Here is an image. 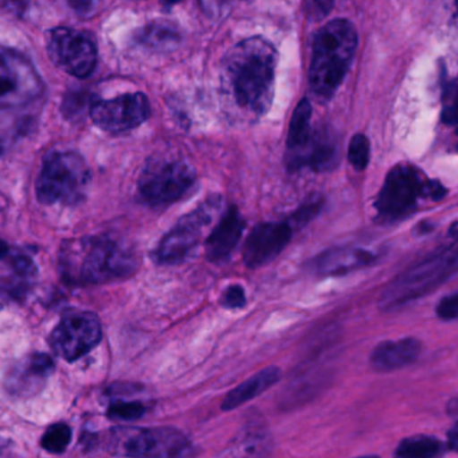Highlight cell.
Instances as JSON below:
<instances>
[{
    "mask_svg": "<svg viewBox=\"0 0 458 458\" xmlns=\"http://www.w3.org/2000/svg\"><path fill=\"white\" fill-rule=\"evenodd\" d=\"M139 44L157 52H170L181 44V33L168 22H155L138 34Z\"/></svg>",
    "mask_w": 458,
    "mask_h": 458,
    "instance_id": "cell-23",
    "label": "cell"
},
{
    "mask_svg": "<svg viewBox=\"0 0 458 458\" xmlns=\"http://www.w3.org/2000/svg\"><path fill=\"white\" fill-rule=\"evenodd\" d=\"M55 369L52 356L42 352L30 353L9 369L4 377V388L10 395L30 398L44 390Z\"/></svg>",
    "mask_w": 458,
    "mask_h": 458,
    "instance_id": "cell-15",
    "label": "cell"
},
{
    "mask_svg": "<svg viewBox=\"0 0 458 458\" xmlns=\"http://www.w3.org/2000/svg\"><path fill=\"white\" fill-rule=\"evenodd\" d=\"M222 208L221 195H210L191 213L182 216L175 226L162 238L154 250L155 262L159 265H179L190 259L199 246L203 230L216 218Z\"/></svg>",
    "mask_w": 458,
    "mask_h": 458,
    "instance_id": "cell-8",
    "label": "cell"
},
{
    "mask_svg": "<svg viewBox=\"0 0 458 458\" xmlns=\"http://www.w3.org/2000/svg\"><path fill=\"white\" fill-rule=\"evenodd\" d=\"M323 208L324 198L320 197V195H316V197L310 198L307 202L302 203L297 210H294L288 216V221L291 222L294 230L302 229V227L307 226L310 221H313L320 214Z\"/></svg>",
    "mask_w": 458,
    "mask_h": 458,
    "instance_id": "cell-27",
    "label": "cell"
},
{
    "mask_svg": "<svg viewBox=\"0 0 458 458\" xmlns=\"http://www.w3.org/2000/svg\"><path fill=\"white\" fill-rule=\"evenodd\" d=\"M422 344L415 337L387 340L379 343L369 356V364L375 371L390 372L410 366L420 358Z\"/></svg>",
    "mask_w": 458,
    "mask_h": 458,
    "instance_id": "cell-19",
    "label": "cell"
},
{
    "mask_svg": "<svg viewBox=\"0 0 458 458\" xmlns=\"http://www.w3.org/2000/svg\"><path fill=\"white\" fill-rule=\"evenodd\" d=\"M445 106L442 119L447 125L455 124V80L447 82L446 89H445Z\"/></svg>",
    "mask_w": 458,
    "mask_h": 458,
    "instance_id": "cell-32",
    "label": "cell"
},
{
    "mask_svg": "<svg viewBox=\"0 0 458 458\" xmlns=\"http://www.w3.org/2000/svg\"><path fill=\"white\" fill-rule=\"evenodd\" d=\"M138 259L131 249L109 235H90L64 243L60 270L71 285H100L133 275Z\"/></svg>",
    "mask_w": 458,
    "mask_h": 458,
    "instance_id": "cell-2",
    "label": "cell"
},
{
    "mask_svg": "<svg viewBox=\"0 0 458 458\" xmlns=\"http://www.w3.org/2000/svg\"><path fill=\"white\" fill-rule=\"evenodd\" d=\"M310 119H312V106L308 98H302L297 104L289 124L288 139H286L288 157H296L310 143L312 136Z\"/></svg>",
    "mask_w": 458,
    "mask_h": 458,
    "instance_id": "cell-22",
    "label": "cell"
},
{
    "mask_svg": "<svg viewBox=\"0 0 458 458\" xmlns=\"http://www.w3.org/2000/svg\"><path fill=\"white\" fill-rule=\"evenodd\" d=\"M10 254V248L4 240H0V261L6 259Z\"/></svg>",
    "mask_w": 458,
    "mask_h": 458,
    "instance_id": "cell-37",
    "label": "cell"
},
{
    "mask_svg": "<svg viewBox=\"0 0 458 458\" xmlns=\"http://www.w3.org/2000/svg\"><path fill=\"white\" fill-rule=\"evenodd\" d=\"M458 447V428L457 425L453 426L449 431H447V444L446 449L453 450L455 452Z\"/></svg>",
    "mask_w": 458,
    "mask_h": 458,
    "instance_id": "cell-36",
    "label": "cell"
},
{
    "mask_svg": "<svg viewBox=\"0 0 458 458\" xmlns=\"http://www.w3.org/2000/svg\"><path fill=\"white\" fill-rule=\"evenodd\" d=\"M457 267V240H453L394 278L380 294L379 310L393 312L433 293L454 277Z\"/></svg>",
    "mask_w": 458,
    "mask_h": 458,
    "instance_id": "cell-4",
    "label": "cell"
},
{
    "mask_svg": "<svg viewBox=\"0 0 458 458\" xmlns=\"http://www.w3.org/2000/svg\"><path fill=\"white\" fill-rule=\"evenodd\" d=\"M227 2L229 0H199V4L206 14L210 15V17H216V15H221V13L224 12Z\"/></svg>",
    "mask_w": 458,
    "mask_h": 458,
    "instance_id": "cell-34",
    "label": "cell"
},
{
    "mask_svg": "<svg viewBox=\"0 0 458 458\" xmlns=\"http://www.w3.org/2000/svg\"><path fill=\"white\" fill-rule=\"evenodd\" d=\"M246 229V221L237 206L232 205L225 211L218 225L206 240V257L213 264H222L232 256Z\"/></svg>",
    "mask_w": 458,
    "mask_h": 458,
    "instance_id": "cell-17",
    "label": "cell"
},
{
    "mask_svg": "<svg viewBox=\"0 0 458 458\" xmlns=\"http://www.w3.org/2000/svg\"><path fill=\"white\" fill-rule=\"evenodd\" d=\"M280 379L281 369L278 367H267L229 391L222 401L221 409L224 411H232V410L237 409L246 402L251 401L269 390Z\"/></svg>",
    "mask_w": 458,
    "mask_h": 458,
    "instance_id": "cell-20",
    "label": "cell"
},
{
    "mask_svg": "<svg viewBox=\"0 0 458 458\" xmlns=\"http://www.w3.org/2000/svg\"><path fill=\"white\" fill-rule=\"evenodd\" d=\"M176 2H178V0H163V4H176Z\"/></svg>",
    "mask_w": 458,
    "mask_h": 458,
    "instance_id": "cell-39",
    "label": "cell"
},
{
    "mask_svg": "<svg viewBox=\"0 0 458 458\" xmlns=\"http://www.w3.org/2000/svg\"><path fill=\"white\" fill-rule=\"evenodd\" d=\"M277 61V50L262 37L243 39L225 55L222 95L234 114L259 120L267 114L275 98Z\"/></svg>",
    "mask_w": 458,
    "mask_h": 458,
    "instance_id": "cell-1",
    "label": "cell"
},
{
    "mask_svg": "<svg viewBox=\"0 0 458 458\" xmlns=\"http://www.w3.org/2000/svg\"><path fill=\"white\" fill-rule=\"evenodd\" d=\"M358 47V31L347 20H334L324 25L313 39L310 60V90L329 100L347 76Z\"/></svg>",
    "mask_w": 458,
    "mask_h": 458,
    "instance_id": "cell-3",
    "label": "cell"
},
{
    "mask_svg": "<svg viewBox=\"0 0 458 458\" xmlns=\"http://www.w3.org/2000/svg\"><path fill=\"white\" fill-rule=\"evenodd\" d=\"M90 182L89 168L76 152H52L45 157L37 179V199L42 205H77Z\"/></svg>",
    "mask_w": 458,
    "mask_h": 458,
    "instance_id": "cell-6",
    "label": "cell"
},
{
    "mask_svg": "<svg viewBox=\"0 0 458 458\" xmlns=\"http://www.w3.org/2000/svg\"><path fill=\"white\" fill-rule=\"evenodd\" d=\"M457 221L453 222L452 226L449 229V237L452 240H457Z\"/></svg>",
    "mask_w": 458,
    "mask_h": 458,
    "instance_id": "cell-38",
    "label": "cell"
},
{
    "mask_svg": "<svg viewBox=\"0 0 458 458\" xmlns=\"http://www.w3.org/2000/svg\"><path fill=\"white\" fill-rule=\"evenodd\" d=\"M103 339V327L90 312L66 316L53 329L50 347L64 360L76 361L98 347Z\"/></svg>",
    "mask_w": 458,
    "mask_h": 458,
    "instance_id": "cell-11",
    "label": "cell"
},
{
    "mask_svg": "<svg viewBox=\"0 0 458 458\" xmlns=\"http://www.w3.org/2000/svg\"><path fill=\"white\" fill-rule=\"evenodd\" d=\"M437 316L444 321H454L458 316V294L457 292L445 296L437 305Z\"/></svg>",
    "mask_w": 458,
    "mask_h": 458,
    "instance_id": "cell-31",
    "label": "cell"
},
{
    "mask_svg": "<svg viewBox=\"0 0 458 458\" xmlns=\"http://www.w3.org/2000/svg\"><path fill=\"white\" fill-rule=\"evenodd\" d=\"M72 428L66 423H55L49 426L47 430L45 431L44 437L41 439L42 449L52 454H61L68 449L72 442Z\"/></svg>",
    "mask_w": 458,
    "mask_h": 458,
    "instance_id": "cell-26",
    "label": "cell"
},
{
    "mask_svg": "<svg viewBox=\"0 0 458 458\" xmlns=\"http://www.w3.org/2000/svg\"><path fill=\"white\" fill-rule=\"evenodd\" d=\"M4 261L7 270L0 272V293L22 296L37 275L33 259L26 254H9Z\"/></svg>",
    "mask_w": 458,
    "mask_h": 458,
    "instance_id": "cell-21",
    "label": "cell"
},
{
    "mask_svg": "<svg viewBox=\"0 0 458 458\" xmlns=\"http://www.w3.org/2000/svg\"><path fill=\"white\" fill-rule=\"evenodd\" d=\"M339 154L336 143L327 131H318L310 136L308 146L296 157H288L286 165L291 171L310 167L315 173H327L336 167Z\"/></svg>",
    "mask_w": 458,
    "mask_h": 458,
    "instance_id": "cell-18",
    "label": "cell"
},
{
    "mask_svg": "<svg viewBox=\"0 0 458 458\" xmlns=\"http://www.w3.org/2000/svg\"><path fill=\"white\" fill-rule=\"evenodd\" d=\"M294 227L288 218L259 224L246 238L242 259L249 269L264 267L280 256L293 237Z\"/></svg>",
    "mask_w": 458,
    "mask_h": 458,
    "instance_id": "cell-14",
    "label": "cell"
},
{
    "mask_svg": "<svg viewBox=\"0 0 458 458\" xmlns=\"http://www.w3.org/2000/svg\"><path fill=\"white\" fill-rule=\"evenodd\" d=\"M379 254L360 246H336L310 259L308 270L318 276H344L372 267Z\"/></svg>",
    "mask_w": 458,
    "mask_h": 458,
    "instance_id": "cell-16",
    "label": "cell"
},
{
    "mask_svg": "<svg viewBox=\"0 0 458 458\" xmlns=\"http://www.w3.org/2000/svg\"><path fill=\"white\" fill-rule=\"evenodd\" d=\"M334 9V0H310L308 17L312 21H321Z\"/></svg>",
    "mask_w": 458,
    "mask_h": 458,
    "instance_id": "cell-33",
    "label": "cell"
},
{
    "mask_svg": "<svg viewBox=\"0 0 458 458\" xmlns=\"http://www.w3.org/2000/svg\"><path fill=\"white\" fill-rule=\"evenodd\" d=\"M445 452L446 446L439 439L430 436H415L402 439L394 454L401 458H434Z\"/></svg>",
    "mask_w": 458,
    "mask_h": 458,
    "instance_id": "cell-24",
    "label": "cell"
},
{
    "mask_svg": "<svg viewBox=\"0 0 458 458\" xmlns=\"http://www.w3.org/2000/svg\"><path fill=\"white\" fill-rule=\"evenodd\" d=\"M69 4L79 14H88V13L92 12L95 2L93 0H69Z\"/></svg>",
    "mask_w": 458,
    "mask_h": 458,
    "instance_id": "cell-35",
    "label": "cell"
},
{
    "mask_svg": "<svg viewBox=\"0 0 458 458\" xmlns=\"http://www.w3.org/2000/svg\"><path fill=\"white\" fill-rule=\"evenodd\" d=\"M197 184V173L179 159L148 163L139 179V198L151 208H163L183 199Z\"/></svg>",
    "mask_w": 458,
    "mask_h": 458,
    "instance_id": "cell-7",
    "label": "cell"
},
{
    "mask_svg": "<svg viewBox=\"0 0 458 458\" xmlns=\"http://www.w3.org/2000/svg\"><path fill=\"white\" fill-rule=\"evenodd\" d=\"M146 412L147 406L143 402L116 401L109 404L108 417L116 420H136Z\"/></svg>",
    "mask_w": 458,
    "mask_h": 458,
    "instance_id": "cell-29",
    "label": "cell"
},
{
    "mask_svg": "<svg viewBox=\"0 0 458 458\" xmlns=\"http://www.w3.org/2000/svg\"><path fill=\"white\" fill-rule=\"evenodd\" d=\"M446 194L441 182L428 179L415 165H396L388 171L375 199V219L385 226L399 224L417 211L420 200L438 202Z\"/></svg>",
    "mask_w": 458,
    "mask_h": 458,
    "instance_id": "cell-5",
    "label": "cell"
},
{
    "mask_svg": "<svg viewBox=\"0 0 458 458\" xmlns=\"http://www.w3.org/2000/svg\"><path fill=\"white\" fill-rule=\"evenodd\" d=\"M151 116V106L143 93H125L112 100H96L90 106L93 123L106 132L135 130Z\"/></svg>",
    "mask_w": 458,
    "mask_h": 458,
    "instance_id": "cell-13",
    "label": "cell"
},
{
    "mask_svg": "<svg viewBox=\"0 0 458 458\" xmlns=\"http://www.w3.org/2000/svg\"><path fill=\"white\" fill-rule=\"evenodd\" d=\"M47 53L53 64L72 76L87 79L96 69L95 42L81 31L55 29L47 36Z\"/></svg>",
    "mask_w": 458,
    "mask_h": 458,
    "instance_id": "cell-12",
    "label": "cell"
},
{
    "mask_svg": "<svg viewBox=\"0 0 458 458\" xmlns=\"http://www.w3.org/2000/svg\"><path fill=\"white\" fill-rule=\"evenodd\" d=\"M112 449L130 457H187L194 453L189 438L174 428L125 430L116 436Z\"/></svg>",
    "mask_w": 458,
    "mask_h": 458,
    "instance_id": "cell-10",
    "label": "cell"
},
{
    "mask_svg": "<svg viewBox=\"0 0 458 458\" xmlns=\"http://www.w3.org/2000/svg\"><path fill=\"white\" fill-rule=\"evenodd\" d=\"M348 162L356 171H364L369 163V140L363 133H356L348 147Z\"/></svg>",
    "mask_w": 458,
    "mask_h": 458,
    "instance_id": "cell-28",
    "label": "cell"
},
{
    "mask_svg": "<svg viewBox=\"0 0 458 458\" xmlns=\"http://www.w3.org/2000/svg\"><path fill=\"white\" fill-rule=\"evenodd\" d=\"M221 304L226 310H241L245 307L246 293L243 286L238 285V284L230 285L222 294Z\"/></svg>",
    "mask_w": 458,
    "mask_h": 458,
    "instance_id": "cell-30",
    "label": "cell"
},
{
    "mask_svg": "<svg viewBox=\"0 0 458 458\" xmlns=\"http://www.w3.org/2000/svg\"><path fill=\"white\" fill-rule=\"evenodd\" d=\"M44 92V82L29 58L0 47V112L30 106Z\"/></svg>",
    "mask_w": 458,
    "mask_h": 458,
    "instance_id": "cell-9",
    "label": "cell"
},
{
    "mask_svg": "<svg viewBox=\"0 0 458 458\" xmlns=\"http://www.w3.org/2000/svg\"><path fill=\"white\" fill-rule=\"evenodd\" d=\"M267 434L262 430L243 431L238 436L234 447H232V454L240 455H262L270 449L267 444Z\"/></svg>",
    "mask_w": 458,
    "mask_h": 458,
    "instance_id": "cell-25",
    "label": "cell"
}]
</instances>
